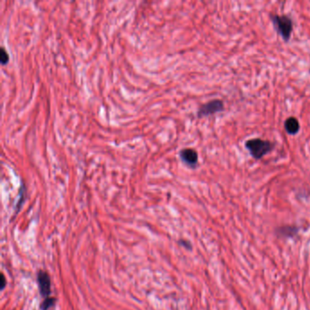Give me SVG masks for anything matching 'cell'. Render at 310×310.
Segmentation results:
<instances>
[{
  "mask_svg": "<svg viewBox=\"0 0 310 310\" xmlns=\"http://www.w3.org/2000/svg\"><path fill=\"white\" fill-rule=\"evenodd\" d=\"M246 147L253 158L260 159L273 149L274 145L268 140L255 139L247 141Z\"/></svg>",
  "mask_w": 310,
  "mask_h": 310,
  "instance_id": "6da1fadb",
  "label": "cell"
},
{
  "mask_svg": "<svg viewBox=\"0 0 310 310\" xmlns=\"http://www.w3.org/2000/svg\"><path fill=\"white\" fill-rule=\"evenodd\" d=\"M272 21L277 31L279 32L281 37L285 40L288 41L291 36L293 30V23L291 19L287 16H279L274 15L272 16Z\"/></svg>",
  "mask_w": 310,
  "mask_h": 310,
  "instance_id": "7a4b0ae2",
  "label": "cell"
},
{
  "mask_svg": "<svg viewBox=\"0 0 310 310\" xmlns=\"http://www.w3.org/2000/svg\"><path fill=\"white\" fill-rule=\"evenodd\" d=\"M37 283L39 286V291L45 300L50 299L51 295V280L49 274L45 271H39L37 274Z\"/></svg>",
  "mask_w": 310,
  "mask_h": 310,
  "instance_id": "3957f363",
  "label": "cell"
},
{
  "mask_svg": "<svg viewBox=\"0 0 310 310\" xmlns=\"http://www.w3.org/2000/svg\"><path fill=\"white\" fill-rule=\"evenodd\" d=\"M223 109H224V104L221 100H212L208 103L203 105L198 110L197 115L199 117L210 116L222 111Z\"/></svg>",
  "mask_w": 310,
  "mask_h": 310,
  "instance_id": "277c9868",
  "label": "cell"
},
{
  "mask_svg": "<svg viewBox=\"0 0 310 310\" xmlns=\"http://www.w3.org/2000/svg\"><path fill=\"white\" fill-rule=\"evenodd\" d=\"M180 158L182 159L183 162L189 165L190 167L194 168L197 164L198 156L197 153L192 148H185L180 152Z\"/></svg>",
  "mask_w": 310,
  "mask_h": 310,
  "instance_id": "5b68a950",
  "label": "cell"
},
{
  "mask_svg": "<svg viewBox=\"0 0 310 310\" xmlns=\"http://www.w3.org/2000/svg\"><path fill=\"white\" fill-rule=\"evenodd\" d=\"M285 129L289 135L297 134L299 130V123L295 117H289L285 121Z\"/></svg>",
  "mask_w": 310,
  "mask_h": 310,
  "instance_id": "8992f818",
  "label": "cell"
},
{
  "mask_svg": "<svg viewBox=\"0 0 310 310\" xmlns=\"http://www.w3.org/2000/svg\"><path fill=\"white\" fill-rule=\"evenodd\" d=\"M0 60H1L2 65H6V64L8 63V60H9V56H8L6 49H4V48H2L1 51H0Z\"/></svg>",
  "mask_w": 310,
  "mask_h": 310,
  "instance_id": "52a82bcc",
  "label": "cell"
},
{
  "mask_svg": "<svg viewBox=\"0 0 310 310\" xmlns=\"http://www.w3.org/2000/svg\"><path fill=\"white\" fill-rule=\"evenodd\" d=\"M1 287H2V289H4V287H5V278H4V275H2V285H1Z\"/></svg>",
  "mask_w": 310,
  "mask_h": 310,
  "instance_id": "ba28073f",
  "label": "cell"
}]
</instances>
